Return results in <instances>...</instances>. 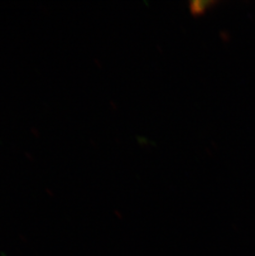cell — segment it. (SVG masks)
<instances>
[{"mask_svg": "<svg viewBox=\"0 0 255 256\" xmlns=\"http://www.w3.org/2000/svg\"><path fill=\"white\" fill-rule=\"evenodd\" d=\"M217 1L214 0H206V1H192L190 2V12L194 15L202 14L206 12L210 7L216 4Z\"/></svg>", "mask_w": 255, "mask_h": 256, "instance_id": "6da1fadb", "label": "cell"}]
</instances>
